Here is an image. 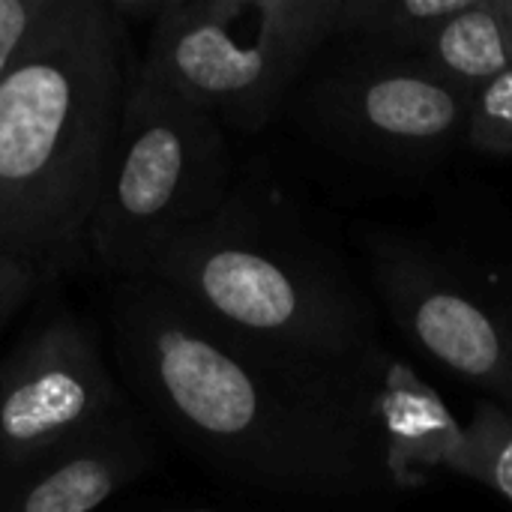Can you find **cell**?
Returning a JSON list of instances; mask_svg holds the SVG:
<instances>
[{
    "mask_svg": "<svg viewBox=\"0 0 512 512\" xmlns=\"http://www.w3.org/2000/svg\"><path fill=\"white\" fill-rule=\"evenodd\" d=\"M108 330L126 387L216 477L318 504L384 480L372 399L243 342L171 288L114 279Z\"/></svg>",
    "mask_w": 512,
    "mask_h": 512,
    "instance_id": "6da1fadb",
    "label": "cell"
},
{
    "mask_svg": "<svg viewBox=\"0 0 512 512\" xmlns=\"http://www.w3.org/2000/svg\"><path fill=\"white\" fill-rule=\"evenodd\" d=\"M135 69L114 0H48L0 78V255L48 279L90 258Z\"/></svg>",
    "mask_w": 512,
    "mask_h": 512,
    "instance_id": "7a4b0ae2",
    "label": "cell"
},
{
    "mask_svg": "<svg viewBox=\"0 0 512 512\" xmlns=\"http://www.w3.org/2000/svg\"><path fill=\"white\" fill-rule=\"evenodd\" d=\"M153 279L282 363L372 399L384 345L366 294L276 189L237 177L222 207L159 246Z\"/></svg>",
    "mask_w": 512,
    "mask_h": 512,
    "instance_id": "3957f363",
    "label": "cell"
},
{
    "mask_svg": "<svg viewBox=\"0 0 512 512\" xmlns=\"http://www.w3.org/2000/svg\"><path fill=\"white\" fill-rule=\"evenodd\" d=\"M234 177L228 129L138 60L87 234L90 261L114 279H138L159 246L222 207Z\"/></svg>",
    "mask_w": 512,
    "mask_h": 512,
    "instance_id": "277c9868",
    "label": "cell"
},
{
    "mask_svg": "<svg viewBox=\"0 0 512 512\" xmlns=\"http://www.w3.org/2000/svg\"><path fill=\"white\" fill-rule=\"evenodd\" d=\"M339 0H165L141 66L222 129L261 132L336 39Z\"/></svg>",
    "mask_w": 512,
    "mask_h": 512,
    "instance_id": "5b68a950",
    "label": "cell"
},
{
    "mask_svg": "<svg viewBox=\"0 0 512 512\" xmlns=\"http://www.w3.org/2000/svg\"><path fill=\"white\" fill-rule=\"evenodd\" d=\"M300 123L327 147L366 162L441 156L468 132L471 96L423 63L384 66L336 57L309 66L291 102Z\"/></svg>",
    "mask_w": 512,
    "mask_h": 512,
    "instance_id": "8992f818",
    "label": "cell"
},
{
    "mask_svg": "<svg viewBox=\"0 0 512 512\" xmlns=\"http://www.w3.org/2000/svg\"><path fill=\"white\" fill-rule=\"evenodd\" d=\"M126 408L99 336L66 306L39 309L0 360V471L69 447Z\"/></svg>",
    "mask_w": 512,
    "mask_h": 512,
    "instance_id": "52a82bcc",
    "label": "cell"
},
{
    "mask_svg": "<svg viewBox=\"0 0 512 512\" xmlns=\"http://www.w3.org/2000/svg\"><path fill=\"white\" fill-rule=\"evenodd\" d=\"M378 291L399 330L459 381L512 414V303L399 237L369 240Z\"/></svg>",
    "mask_w": 512,
    "mask_h": 512,
    "instance_id": "ba28073f",
    "label": "cell"
},
{
    "mask_svg": "<svg viewBox=\"0 0 512 512\" xmlns=\"http://www.w3.org/2000/svg\"><path fill=\"white\" fill-rule=\"evenodd\" d=\"M153 462V441L126 408L93 435L0 471V512H96L138 483Z\"/></svg>",
    "mask_w": 512,
    "mask_h": 512,
    "instance_id": "9c48e42d",
    "label": "cell"
},
{
    "mask_svg": "<svg viewBox=\"0 0 512 512\" xmlns=\"http://www.w3.org/2000/svg\"><path fill=\"white\" fill-rule=\"evenodd\" d=\"M372 417L384 441V471L399 489H417L435 471L477 483L474 444L447 402L405 363L384 357Z\"/></svg>",
    "mask_w": 512,
    "mask_h": 512,
    "instance_id": "30bf717a",
    "label": "cell"
},
{
    "mask_svg": "<svg viewBox=\"0 0 512 512\" xmlns=\"http://www.w3.org/2000/svg\"><path fill=\"white\" fill-rule=\"evenodd\" d=\"M423 60L468 96L512 69V39L495 0H474L465 12L453 15L432 36Z\"/></svg>",
    "mask_w": 512,
    "mask_h": 512,
    "instance_id": "8fae6325",
    "label": "cell"
},
{
    "mask_svg": "<svg viewBox=\"0 0 512 512\" xmlns=\"http://www.w3.org/2000/svg\"><path fill=\"white\" fill-rule=\"evenodd\" d=\"M474 0H339L336 39L357 48L426 51L432 36Z\"/></svg>",
    "mask_w": 512,
    "mask_h": 512,
    "instance_id": "7c38bea8",
    "label": "cell"
},
{
    "mask_svg": "<svg viewBox=\"0 0 512 512\" xmlns=\"http://www.w3.org/2000/svg\"><path fill=\"white\" fill-rule=\"evenodd\" d=\"M465 429L474 444L477 483L495 489L512 504V414L492 399H483Z\"/></svg>",
    "mask_w": 512,
    "mask_h": 512,
    "instance_id": "4fadbf2b",
    "label": "cell"
},
{
    "mask_svg": "<svg viewBox=\"0 0 512 512\" xmlns=\"http://www.w3.org/2000/svg\"><path fill=\"white\" fill-rule=\"evenodd\" d=\"M465 141L480 153L512 156V69L471 96Z\"/></svg>",
    "mask_w": 512,
    "mask_h": 512,
    "instance_id": "5bb4252c",
    "label": "cell"
},
{
    "mask_svg": "<svg viewBox=\"0 0 512 512\" xmlns=\"http://www.w3.org/2000/svg\"><path fill=\"white\" fill-rule=\"evenodd\" d=\"M45 282H48V276L39 267L9 258V255H0V333L24 309L30 294Z\"/></svg>",
    "mask_w": 512,
    "mask_h": 512,
    "instance_id": "9a60e30c",
    "label": "cell"
},
{
    "mask_svg": "<svg viewBox=\"0 0 512 512\" xmlns=\"http://www.w3.org/2000/svg\"><path fill=\"white\" fill-rule=\"evenodd\" d=\"M45 6L48 0H0V78Z\"/></svg>",
    "mask_w": 512,
    "mask_h": 512,
    "instance_id": "2e32d148",
    "label": "cell"
},
{
    "mask_svg": "<svg viewBox=\"0 0 512 512\" xmlns=\"http://www.w3.org/2000/svg\"><path fill=\"white\" fill-rule=\"evenodd\" d=\"M495 6H498V12H501V18L507 24V33H510L512 39V0H495Z\"/></svg>",
    "mask_w": 512,
    "mask_h": 512,
    "instance_id": "e0dca14e",
    "label": "cell"
},
{
    "mask_svg": "<svg viewBox=\"0 0 512 512\" xmlns=\"http://www.w3.org/2000/svg\"><path fill=\"white\" fill-rule=\"evenodd\" d=\"M168 512H177V510H168ZM180 512H213V510H180Z\"/></svg>",
    "mask_w": 512,
    "mask_h": 512,
    "instance_id": "ac0fdd59",
    "label": "cell"
}]
</instances>
